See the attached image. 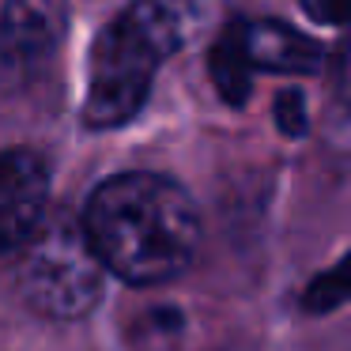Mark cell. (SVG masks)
I'll use <instances>...</instances> for the list:
<instances>
[{
	"instance_id": "277c9868",
	"label": "cell",
	"mask_w": 351,
	"mask_h": 351,
	"mask_svg": "<svg viewBox=\"0 0 351 351\" xmlns=\"http://www.w3.org/2000/svg\"><path fill=\"white\" fill-rule=\"evenodd\" d=\"M49 212V167L38 152H0V257L31 242Z\"/></svg>"
},
{
	"instance_id": "9c48e42d",
	"label": "cell",
	"mask_w": 351,
	"mask_h": 351,
	"mask_svg": "<svg viewBox=\"0 0 351 351\" xmlns=\"http://www.w3.org/2000/svg\"><path fill=\"white\" fill-rule=\"evenodd\" d=\"M343 265H336L332 272H328V283H325V291H321V283L313 280V287H310V295H306V306L310 310H332V306H340L343 302Z\"/></svg>"
},
{
	"instance_id": "30bf717a",
	"label": "cell",
	"mask_w": 351,
	"mask_h": 351,
	"mask_svg": "<svg viewBox=\"0 0 351 351\" xmlns=\"http://www.w3.org/2000/svg\"><path fill=\"white\" fill-rule=\"evenodd\" d=\"M298 4H302V12L313 23L343 27V19H348V0H298Z\"/></svg>"
},
{
	"instance_id": "5b68a950",
	"label": "cell",
	"mask_w": 351,
	"mask_h": 351,
	"mask_svg": "<svg viewBox=\"0 0 351 351\" xmlns=\"http://www.w3.org/2000/svg\"><path fill=\"white\" fill-rule=\"evenodd\" d=\"M69 0H8L0 16V53L12 64H34L61 46Z\"/></svg>"
},
{
	"instance_id": "6da1fadb",
	"label": "cell",
	"mask_w": 351,
	"mask_h": 351,
	"mask_svg": "<svg viewBox=\"0 0 351 351\" xmlns=\"http://www.w3.org/2000/svg\"><path fill=\"white\" fill-rule=\"evenodd\" d=\"M80 227L99 265L136 287L182 276L200 245V212L193 197L174 178L147 170L102 182L87 200Z\"/></svg>"
},
{
	"instance_id": "8992f818",
	"label": "cell",
	"mask_w": 351,
	"mask_h": 351,
	"mask_svg": "<svg viewBox=\"0 0 351 351\" xmlns=\"http://www.w3.org/2000/svg\"><path fill=\"white\" fill-rule=\"evenodd\" d=\"M245 61L253 72H291V76H313L325 64V46L280 19H261L242 27Z\"/></svg>"
},
{
	"instance_id": "7a4b0ae2",
	"label": "cell",
	"mask_w": 351,
	"mask_h": 351,
	"mask_svg": "<svg viewBox=\"0 0 351 351\" xmlns=\"http://www.w3.org/2000/svg\"><path fill=\"white\" fill-rule=\"evenodd\" d=\"M200 16L193 0H132L91 46L84 125L117 129L144 110L155 72L193 38Z\"/></svg>"
},
{
	"instance_id": "3957f363",
	"label": "cell",
	"mask_w": 351,
	"mask_h": 351,
	"mask_svg": "<svg viewBox=\"0 0 351 351\" xmlns=\"http://www.w3.org/2000/svg\"><path fill=\"white\" fill-rule=\"evenodd\" d=\"M102 276L84 227L72 215H61L53 223H42L23 245L19 261V291L27 306L57 321H76L99 302Z\"/></svg>"
},
{
	"instance_id": "52a82bcc",
	"label": "cell",
	"mask_w": 351,
	"mask_h": 351,
	"mask_svg": "<svg viewBox=\"0 0 351 351\" xmlns=\"http://www.w3.org/2000/svg\"><path fill=\"white\" fill-rule=\"evenodd\" d=\"M242 27L245 23H230L219 34V42L212 46V80L219 87V95L234 106H242L250 99L253 87V69L245 61V42H242Z\"/></svg>"
},
{
	"instance_id": "ba28073f",
	"label": "cell",
	"mask_w": 351,
	"mask_h": 351,
	"mask_svg": "<svg viewBox=\"0 0 351 351\" xmlns=\"http://www.w3.org/2000/svg\"><path fill=\"white\" fill-rule=\"evenodd\" d=\"M276 121H280L283 136H302L306 132V102L298 91H283L276 99Z\"/></svg>"
}]
</instances>
